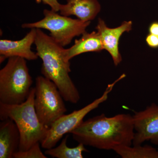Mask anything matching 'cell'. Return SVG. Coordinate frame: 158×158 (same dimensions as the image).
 <instances>
[{"label": "cell", "instance_id": "7a4b0ae2", "mask_svg": "<svg viewBox=\"0 0 158 158\" xmlns=\"http://www.w3.org/2000/svg\"><path fill=\"white\" fill-rule=\"evenodd\" d=\"M36 29L34 44L37 56L42 61L41 73L56 85L64 100L74 104L77 103L81 97L69 76L70 63L65 59V48L41 29Z\"/></svg>", "mask_w": 158, "mask_h": 158}, {"label": "cell", "instance_id": "5b68a950", "mask_svg": "<svg viewBox=\"0 0 158 158\" xmlns=\"http://www.w3.org/2000/svg\"><path fill=\"white\" fill-rule=\"evenodd\" d=\"M43 14V19L36 22L23 24L22 27L48 30L50 32L49 36L63 47L70 44L75 37L86 32L90 23V21H83L58 14L52 9H44Z\"/></svg>", "mask_w": 158, "mask_h": 158}, {"label": "cell", "instance_id": "2e32d148", "mask_svg": "<svg viewBox=\"0 0 158 158\" xmlns=\"http://www.w3.org/2000/svg\"><path fill=\"white\" fill-rule=\"evenodd\" d=\"M40 142H37L25 151L19 150L14 155L15 158H47L40 149Z\"/></svg>", "mask_w": 158, "mask_h": 158}, {"label": "cell", "instance_id": "ac0fdd59", "mask_svg": "<svg viewBox=\"0 0 158 158\" xmlns=\"http://www.w3.org/2000/svg\"><path fill=\"white\" fill-rule=\"evenodd\" d=\"M147 45L153 48H158V36L151 34L147 35L145 39Z\"/></svg>", "mask_w": 158, "mask_h": 158}, {"label": "cell", "instance_id": "277c9868", "mask_svg": "<svg viewBox=\"0 0 158 158\" xmlns=\"http://www.w3.org/2000/svg\"><path fill=\"white\" fill-rule=\"evenodd\" d=\"M32 83L26 59L19 57L9 58L0 70V103H22L28 97Z\"/></svg>", "mask_w": 158, "mask_h": 158}, {"label": "cell", "instance_id": "9a60e30c", "mask_svg": "<svg viewBox=\"0 0 158 158\" xmlns=\"http://www.w3.org/2000/svg\"><path fill=\"white\" fill-rule=\"evenodd\" d=\"M68 135L65 136L59 146L46 149L45 155L52 157L57 158H82V153L84 152H87L85 145L79 143L77 147L69 148L67 145V140Z\"/></svg>", "mask_w": 158, "mask_h": 158}, {"label": "cell", "instance_id": "e0dca14e", "mask_svg": "<svg viewBox=\"0 0 158 158\" xmlns=\"http://www.w3.org/2000/svg\"><path fill=\"white\" fill-rule=\"evenodd\" d=\"M37 3L42 2L45 5H48L53 11L58 12L60 11L61 4L58 2V0H36Z\"/></svg>", "mask_w": 158, "mask_h": 158}, {"label": "cell", "instance_id": "9c48e42d", "mask_svg": "<svg viewBox=\"0 0 158 158\" xmlns=\"http://www.w3.org/2000/svg\"><path fill=\"white\" fill-rule=\"evenodd\" d=\"M131 21H125L117 27L110 28L104 21L99 18L96 27L101 40L104 49L107 51L112 57L114 65L117 66L122 61L119 51V41L123 33L129 32L132 29Z\"/></svg>", "mask_w": 158, "mask_h": 158}, {"label": "cell", "instance_id": "52a82bcc", "mask_svg": "<svg viewBox=\"0 0 158 158\" xmlns=\"http://www.w3.org/2000/svg\"><path fill=\"white\" fill-rule=\"evenodd\" d=\"M126 77L125 74H122L115 81L108 85L101 96L80 110H75L68 115L64 114L58 118L49 128L47 135L40 143L41 147L46 149L55 147L64 135L70 133L81 124L86 115L98 107L102 103L106 102L116 83Z\"/></svg>", "mask_w": 158, "mask_h": 158}, {"label": "cell", "instance_id": "d6986e66", "mask_svg": "<svg viewBox=\"0 0 158 158\" xmlns=\"http://www.w3.org/2000/svg\"><path fill=\"white\" fill-rule=\"evenodd\" d=\"M149 34L158 36V22H153L150 24L148 27Z\"/></svg>", "mask_w": 158, "mask_h": 158}, {"label": "cell", "instance_id": "ba28073f", "mask_svg": "<svg viewBox=\"0 0 158 158\" xmlns=\"http://www.w3.org/2000/svg\"><path fill=\"white\" fill-rule=\"evenodd\" d=\"M135 132L133 145H141L145 141L158 145V105L152 103L133 115Z\"/></svg>", "mask_w": 158, "mask_h": 158}, {"label": "cell", "instance_id": "6da1fadb", "mask_svg": "<svg viewBox=\"0 0 158 158\" xmlns=\"http://www.w3.org/2000/svg\"><path fill=\"white\" fill-rule=\"evenodd\" d=\"M70 134L79 143L99 149L131 146L135 134L133 116L119 114L108 117L102 114L83 121Z\"/></svg>", "mask_w": 158, "mask_h": 158}, {"label": "cell", "instance_id": "30bf717a", "mask_svg": "<svg viewBox=\"0 0 158 158\" xmlns=\"http://www.w3.org/2000/svg\"><path fill=\"white\" fill-rule=\"evenodd\" d=\"M37 29L31 28L22 39L18 40L2 39L0 40V62L7 58L19 57L29 61L38 59L37 53L31 50V46L35 42Z\"/></svg>", "mask_w": 158, "mask_h": 158}, {"label": "cell", "instance_id": "7c38bea8", "mask_svg": "<svg viewBox=\"0 0 158 158\" xmlns=\"http://www.w3.org/2000/svg\"><path fill=\"white\" fill-rule=\"evenodd\" d=\"M65 5L61 4L60 14L64 16L74 15L83 21L94 19L101 9L98 0H66Z\"/></svg>", "mask_w": 158, "mask_h": 158}, {"label": "cell", "instance_id": "3957f363", "mask_svg": "<svg viewBox=\"0 0 158 158\" xmlns=\"http://www.w3.org/2000/svg\"><path fill=\"white\" fill-rule=\"evenodd\" d=\"M35 88L22 103L7 105L0 103V119L10 118L17 125L20 134L19 150L25 151L47 135L49 128L40 121L34 107Z\"/></svg>", "mask_w": 158, "mask_h": 158}, {"label": "cell", "instance_id": "8fae6325", "mask_svg": "<svg viewBox=\"0 0 158 158\" xmlns=\"http://www.w3.org/2000/svg\"><path fill=\"white\" fill-rule=\"evenodd\" d=\"M20 134L12 119L6 118L0 123V158H14L19 150Z\"/></svg>", "mask_w": 158, "mask_h": 158}, {"label": "cell", "instance_id": "5bb4252c", "mask_svg": "<svg viewBox=\"0 0 158 158\" xmlns=\"http://www.w3.org/2000/svg\"><path fill=\"white\" fill-rule=\"evenodd\" d=\"M113 150L123 158H158V149L149 145H122Z\"/></svg>", "mask_w": 158, "mask_h": 158}, {"label": "cell", "instance_id": "8992f818", "mask_svg": "<svg viewBox=\"0 0 158 158\" xmlns=\"http://www.w3.org/2000/svg\"><path fill=\"white\" fill-rule=\"evenodd\" d=\"M34 107L38 119L49 128L67 111L63 98L56 85L44 76L36 79Z\"/></svg>", "mask_w": 158, "mask_h": 158}, {"label": "cell", "instance_id": "4fadbf2b", "mask_svg": "<svg viewBox=\"0 0 158 158\" xmlns=\"http://www.w3.org/2000/svg\"><path fill=\"white\" fill-rule=\"evenodd\" d=\"M104 50L99 35L97 31L85 32L79 39L75 40L72 46L64 49V55L67 61L81 54L89 52H100Z\"/></svg>", "mask_w": 158, "mask_h": 158}]
</instances>
